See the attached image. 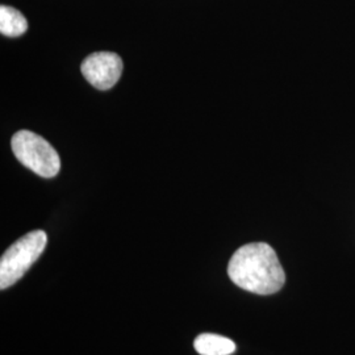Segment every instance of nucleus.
<instances>
[{
    "label": "nucleus",
    "mask_w": 355,
    "mask_h": 355,
    "mask_svg": "<svg viewBox=\"0 0 355 355\" xmlns=\"http://www.w3.org/2000/svg\"><path fill=\"white\" fill-rule=\"evenodd\" d=\"M228 275L242 290L258 295L275 293L286 282L278 255L265 242L248 243L233 254Z\"/></svg>",
    "instance_id": "f257e3e1"
},
{
    "label": "nucleus",
    "mask_w": 355,
    "mask_h": 355,
    "mask_svg": "<svg viewBox=\"0 0 355 355\" xmlns=\"http://www.w3.org/2000/svg\"><path fill=\"white\" fill-rule=\"evenodd\" d=\"M48 236L33 230L10 246L0 259V288L6 290L24 277L26 271L45 250Z\"/></svg>",
    "instance_id": "f03ea898"
},
{
    "label": "nucleus",
    "mask_w": 355,
    "mask_h": 355,
    "mask_svg": "<svg viewBox=\"0 0 355 355\" xmlns=\"http://www.w3.org/2000/svg\"><path fill=\"white\" fill-rule=\"evenodd\" d=\"M15 157L42 178H54L61 170V159L57 150L41 136L31 130H19L13 135Z\"/></svg>",
    "instance_id": "7ed1b4c3"
},
{
    "label": "nucleus",
    "mask_w": 355,
    "mask_h": 355,
    "mask_svg": "<svg viewBox=\"0 0 355 355\" xmlns=\"http://www.w3.org/2000/svg\"><path fill=\"white\" fill-rule=\"evenodd\" d=\"M123 60L112 51L92 53L82 62L80 71L95 89H112L123 73Z\"/></svg>",
    "instance_id": "20e7f679"
},
{
    "label": "nucleus",
    "mask_w": 355,
    "mask_h": 355,
    "mask_svg": "<svg viewBox=\"0 0 355 355\" xmlns=\"http://www.w3.org/2000/svg\"><path fill=\"white\" fill-rule=\"evenodd\" d=\"M193 346L200 355H230L236 352V343L232 340L212 333L200 334Z\"/></svg>",
    "instance_id": "39448f33"
},
{
    "label": "nucleus",
    "mask_w": 355,
    "mask_h": 355,
    "mask_svg": "<svg viewBox=\"0 0 355 355\" xmlns=\"http://www.w3.org/2000/svg\"><path fill=\"white\" fill-rule=\"evenodd\" d=\"M28 31V21L23 13L16 8L0 7V33L7 37H19Z\"/></svg>",
    "instance_id": "423d86ee"
}]
</instances>
